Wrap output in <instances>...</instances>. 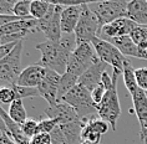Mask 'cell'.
I'll list each match as a JSON object with an SVG mask.
<instances>
[{
  "label": "cell",
  "mask_w": 147,
  "mask_h": 144,
  "mask_svg": "<svg viewBox=\"0 0 147 144\" xmlns=\"http://www.w3.org/2000/svg\"><path fill=\"white\" fill-rule=\"evenodd\" d=\"M60 80L61 75L57 72L53 71V70L46 68L44 78L38 86L40 97L46 99L50 107L55 106L57 103V92H59V86H60Z\"/></svg>",
  "instance_id": "10"
},
{
  "label": "cell",
  "mask_w": 147,
  "mask_h": 144,
  "mask_svg": "<svg viewBox=\"0 0 147 144\" xmlns=\"http://www.w3.org/2000/svg\"><path fill=\"white\" fill-rule=\"evenodd\" d=\"M86 123L85 122H74V123H66V124H59L61 128V132L66 138L69 144H82L81 139V132Z\"/></svg>",
  "instance_id": "20"
},
{
  "label": "cell",
  "mask_w": 147,
  "mask_h": 144,
  "mask_svg": "<svg viewBox=\"0 0 147 144\" xmlns=\"http://www.w3.org/2000/svg\"><path fill=\"white\" fill-rule=\"evenodd\" d=\"M45 67H42L41 65L35 64L30 65L28 67L23 68L19 80H18V86L23 87H30V88H38V86L41 82L45 75Z\"/></svg>",
  "instance_id": "17"
},
{
  "label": "cell",
  "mask_w": 147,
  "mask_h": 144,
  "mask_svg": "<svg viewBox=\"0 0 147 144\" xmlns=\"http://www.w3.org/2000/svg\"><path fill=\"white\" fill-rule=\"evenodd\" d=\"M24 40L18 42L14 50L0 61V87L11 88L18 84V80L23 68H21V54H23Z\"/></svg>",
  "instance_id": "4"
},
{
  "label": "cell",
  "mask_w": 147,
  "mask_h": 144,
  "mask_svg": "<svg viewBox=\"0 0 147 144\" xmlns=\"http://www.w3.org/2000/svg\"><path fill=\"white\" fill-rule=\"evenodd\" d=\"M15 93V101L16 99H24L29 97H38L40 96L38 88H30V87H23V86H14L11 87Z\"/></svg>",
  "instance_id": "28"
},
{
  "label": "cell",
  "mask_w": 147,
  "mask_h": 144,
  "mask_svg": "<svg viewBox=\"0 0 147 144\" xmlns=\"http://www.w3.org/2000/svg\"><path fill=\"white\" fill-rule=\"evenodd\" d=\"M127 17L135 24L147 26V1L132 0L127 4Z\"/></svg>",
  "instance_id": "18"
},
{
  "label": "cell",
  "mask_w": 147,
  "mask_h": 144,
  "mask_svg": "<svg viewBox=\"0 0 147 144\" xmlns=\"http://www.w3.org/2000/svg\"><path fill=\"white\" fill-rule=\"evenodd\" d=\"M107 41L111 42L113 46H116L125 57L140 58V49H138V46L132 41L130 35L128 36H121V38H116V39H111V40H107Z\"/></svg>",
  "instance_id": "19"
},
{
  "label": "cell",
  "mask_w": 147,
  "mask_h": 144,
  "mask_svg": "<svg viewBox=\"0 0 147 144\" xmlns=\"http://www.w3.org/2000/svg\"><path fill=\"white\" fill-rule=\"evenodd\" d=\"M38 31V20L35 19H21L6 24L5 26L0 27V39L10 35H20V34H31Z\"/></svg>",
  "instance_id": "16"
},
{
  "label": "cell",
  "mask_w": 147,
  "mask_h": 144,
  "mask_svg": "<svg viewBox=\"0 0 147 144\" xmlns=\"http://www.w3.org/2000/svg\"><path fill=\"white\" fill-rule=\"evenodd\" d=\"M122 76H123V83H125V86H126V90L130 92V94L132 96L138 90V86H137V82H136L135 68L132 67L131 62L128 60H126V62H125Z\"/></svg>",
  "instance_id": "23"
},
{
  "label": "cell",
  "mask_w": 147,
  "mask_h": 144,
  "mask_svg": "<svg viewBox=\"0 0 147 144\" xmlns=\"http://www.w3.org/2000/svg\"><path fill=\"white\" fill-rule=\"evenodd\" d=\"M106 67H107V65L97 57L94 61V64L91 65V67L79 77V83L86 87L90 92H92L97 86L101 84L102 75L106 72Z\"/></svg>",
  "instance_id": "14"
},
{
  "label": "cell",
  "mask_w": 147,
  "mask_h": 144,
  "mask_svg": "<svg viewBox=\"0 0 147 144\" xmlns=\"http://www.w3.org/2000/svg\"><path fill=\"white\" fill-rule=\"evenodd\" d=\"M87 124L90 125L91 129H94L95 132L98 133V134H101V135H104L105 133H107L109 127H110V124L107 122L101 119L100 117H92L89 122H87Z\"/></svg>",
  "instance_id": "29"
},
{
  "label": "cell",
  "mask_w": 147,
  "mask_h": 144,
  "mask_svg": "<svg viewBox=\"0 0 147 144\" xmlns=\"http://www.w3.org/2000/svg\"><path fill=\"white\" fill-rule=\"evenodd\" d=\"M64 8V3H51L47 14L38 20V31L42 32L47 41H59L61 39V13Z\"/></svg>",
  "instance_id": "7"
},
{
  "label": "cell",
  "mask_w": 147,
  "mask_h": 144,
  "mask_svg": "<svg viewBox=\"0 0 147 144\" xmlns=\"http://www.w3.org/2000/svg\"><path fill=\"white\" fill-rule=\"evenodd\" d=\"M132 97L134 103V111L140 123V135L143 140L147 137V92L138 88Z\"/></svg>",
  "instance_id": "15"
},
{
  "label": "cell",
  "mask_w": 147,
  "mask_h": 144,
  "mask_svg": "<svg viewBox=\"0 0 147 144\" xmlns=\"http://www.w3.org/2000/svg\"><path fill=\"white\" fill-rule=\"evenodd\" d=\"M122 75L119 71H113L112 73V84L106 88V93L102 98L101 103L97 106V116L107 122L112 131H116L117 119L121 116V106L117 94V78Z\"/></svg>",
  "instance_id": "2"
},
{
  "label": "cell",
  "mask_w": 147,
  "mask_h": 144,
  "mask_svg": "<svg viewBox=\"0 0 147 144\" xmlns=\"http://www.w3.org/2000/svg\"><path fill=\"white\" fill-rule=\"evenodd\" d=\"M105 93H106V88H105V86H104V84H102V82H101L100 86H97L92 92H91V97H92V101L98 106V104L101 103L102 98H104Z\"/></svg>",
  "instance_id": "36"
},
{
  "label": "cell",
  "mask_w": 147,
  "mask_h": 144,
  "mask_svg": "<svg viewBox=\"0 0 147 144\" xmlns=\"http://www.w3.org/2000/svg\"><path fill=\"white\" fill-rule=\"evenodd\" d=\"M56 125H59V123H57V121H55V119H41V121H39L36 134H41V133L50 134Z\"/></svg>",
  "instance_id": "30"
},
{
  "label": "cell",
  "mask_w": 147,
  "mask_h": 144,
  "mask_svg": "<svg viewBox=\"0 0 147 144\" xmlns=\"http://www.w3.org/2000/svg\"><path fill=\"white\" fill-rule=\"evenodd\" d=\"M91 45L94 46L96 56L100 58L106 65L112 66L113 71H119L122 73L125 62L127 58L120 52V50L116 46H113L111 42L102 40L100 38H96L91 41Z\"/></svg>",
  "instance_id": "9"
},
{
  "label": "cell",
  "mask_w": 147,
  "mask_h": 144,
  "mask_svg": "<svg viewBox=\"0 0 147 144\" xmlns=\"http://www.w3.org/2000/svg\"><path fill=\"white\" fill-rule=\"evenodd\" d=\"M51 3L44 0H32L30 6V16L35 20H41L47 14Z\"/></svg>",
  "instance_id": "24"
},
{
  "label": "cell",
  "mask_w": 147,
  "mask_h": 144,
  "mask_svg": "<svg viewBox=\"0 0 147 144\" xmlns=\"http://www.w3.org/2000/svg\"><path fill=\"white\" fill-rule=\"evenodd\" d=\"M30 6L31 1H29V0L16 1L15 6H14V15L20 17V19H32L30 16Z\"/></svg>",
  "instance_id": "27"
},
{
  "label": "cell",
  "mask_w": 147,
  "mask_h": 144,
  "mask_svg": "<svg viewBox=\"0 0 147 144\" xmlns=\"http://www.w3.org/2000/svg\"><path fill=\"white\" fill-rule=\"evenodd\" d=\"M65 8L61 13V31L62 35H72L79 24L82 11V3H64Z\"/></svg>",
  "instance_id": "11"
},
{
  "label": "cell",
  "mask_w": 147,
  "mask_h": 144,
  "mask_svg": "<svg viewBox=\"0 0 147 144\" xmlns=\"http://www.w3.org/2000/svg\"><path fill=\"white\" fill-rule=\"evenodd\" d=\"M136 82L138 88L147 92V67H140L135 70Z\"/></svg>",
  "instance_id": "33"
},
{
  "label": "cell",
  "mask_w": 147,
  "mask_h": 144,
  "mask_svg": "<svg viewBox=\"0 0 147 144\" xmlns=\"http://www.w3.org/2000/svg\"><path fill=\"white\" fill-rule=\"evenodd\" d=\"M18 20H21V19L15 15H0V27L5 26L6 24H10L13 21H18Z\"/></svg>",
  "instance_id": "39"
},
{
  "label": "cell",
  "mask_w": 147,
  "mask_h": 144,
  "mask_svg": "<svg viewBox=\"0 0 147 144\" xmlns=\"http://www.w3.org/2000/svg\"><path fill=\"white\" fill-rule=\"evenodd\" d=\"M101 134H98L94 131V129L90 128L89 124H85L82 128V132H81V139L84 143L86 144H100L101 143Z\"/></svg>",
  "instance_id": "26"
},
{
  "label": "cell",
  "mask_w": 147,
  "mask_h": 144,
  "mask_svg": "<svg viewBox=\"0 0 147 144\" xmlns=\"http://www.w3.org/2000/svg\"><path fill=\"white\" fill-rule=\"evenodd\" d=\"M39 122H36L35 119H30L28 118V121L24 124H21V129H23L24 134L28 137L29 139H32L36 135V129H38Z\"/></svg>",
  "instance_id": "31"
},
{
  "label": "cell",
  "mask_w": 147,
  "mask_h": 144,
  "mask_svg": "<svg viewBox=\"0 0 147 144\" xmlns=\"http://www.w3.org/2000/svg\"><path fill=\"white\" fill-rule=\"evenodd\" d=\"M130 38L132 39L136 45L140 49L147 45V26H141V25H136V27L131 31Z\"/></svg>",
  "instance_id": "25"
},
{
  "label": "cell",
  "mask_w": 147,
  "mask_h": 144,
  "mask_svg": "<svg viewBox=\"0 0 147 144\" xmlns=\"http://www.w3.org/2000/svg\"><path fill=\"white\" fill-rule=\"evenodd\" d=\"M78 46L75 35H62L59 41H44L35 47L41 52L39 65L53 70L59 75H65L69 58Z\"/></svg>",
  "instance_id": "1"
},
{
  "label": "cell",
  "mask_w": 147,
  "mask_h": 144,
  "mask_svg": "<svg viewBox=\"0 0 147 144\" xmlns=\"http://www.w3.org/2000/svg\"><path fill=\"white\" fill-rule=\"evenodd\" d=\"M101 25L96 15L91 11L87 3H82V11L80 16L79 24L74 32L76 38V42H91L94 39L100 36Z\"/></svg>",
  "instance_id": "8"
},
{
  "label": "cell",
  "mask_w": 147,
  "mask_h": 144,
  "mask_svg": "<svg viewBox=\"0 0 147 144\" xmlns=\"http://www.w3.org/2000/svg\"><path fill=\"white\" fill-rule=\"evenodd\" d=\"M136 25L137 24L131 21L128 17H122V19H119L111 24L102 26L98 38L107 41V40L121 38V36H128L131 31L136 27Z\"/></svg>",
  "instance_id": "12"
},
{
  "label": "cell",
  "mask_w": 147,
  "mask_h": 144,
  "mask_svg": "<svg viewBox=\"0 0 147 144\" xmlns=\"http://www.w3.org/2000/svg\"><path fill=\"white\" fill-rule=\"evenodd\" d=\"M8 114L15 123L20 124V125L24 124L25 122L28 121V117H26V111H25L23 99H16V101H14L9 107Z\"/></svg>",
  "instance_id": "22"
},
{
  "label": "cell",
  "mask_w": 147,
  "mask_h": 144,
  "mask_svg": "<svg viewBox=\"0 0 147 144\" xmlns=\"http://www.w3.org/2000/svg\"><path fill=\"white\" fill-rule=\"evenodd\" d=\"M143 144H147V137H146L145 139H143Z\"/></svg>",
  "instance_id": "42"
},
{
  "label": "cell",
  "mask_w": 147,
  "mask_h": 144,
  "mask_svg": "<svg viewBox=\"0 0 147 144\" xmlns=\"http://www.w3.org/2000/svg\"><path fill=\"white\" fill-rule=\"evenodd\" d=\"M96 58V52H95V49L91 45V42L78 44L76 49L74 50V52L69 58L66 72L80 77L91 67V65L94 64Z\"/></svg>",
  "instance_id": "6"
},
{
  "label": "cell",
  "mask_w": 147,
  "mask_h": 144,
  "mask_svg": "<svg viewBox=\"0 0 147 144\" xmlns=\"http://www.w3.org/2000/svg\"><path fill=\"white\" fill-rule=\"evenodd\" d=\"M30 144H51L50 134H46V133L36 134L34 138L30 140Z\"/></svg>",
  "instance_id": "37"
},
{
  "label": "cell",
  "mask_w": 147,
  "mask_h": 144,
  "mask_svg": "<svg viewBox=\"0 0 147 144\" xmlns=\"http://www.w3.org/2000/svg\"><path fill=\"white\" fill-rule=\"evenodd\" d=\"M62 102H66L76 111L78 116L87 123L91 118L97 114V104L92 101L91 92L82 84H76L64 97Z\"/></svg>",
  "instance_id": "3"
},
{
  "label": "cell",
  "mask_w": 147,
  "mask_h": 144,
  "mask_svg": "<svg viewBox=\"0 0 147 144\" xmlns=\"http://www.w3.org/2000/svg\"><path fill=\"white\" fill-rule=\"evenodd\" d=\"M45 114L49 117V119L57 121L59 124L74 123V122H84L78 116L76 111L66 102H59L53 107H47L45 109Z\"/></svg>",
  "instance_id": "13"
},
{
  "label": "cell",
  "mask_w": 147,
  "mask_h": 144,
  "mask_svg": "<svg viewBox=\"0 0 147 144\" xmlns=\"http://www.w3.org/2000/svg\"><path fill=\"white\" fill-rule=\"evenodd\" d=\"M0 144H16V143L6 133H4V134H0Z\"/></svg>",
  "instance_id": "40"
},
{
  "label": "cell",
  "mask_w": 147,
  "mask_h": 144,
  "mask_svg": "<svg viewBox=\"0 0 147 144\" xmlns=\"http://www.w3.org/2000/svg\"><path fill=\"white\" fill-rule=\"evenodd\" d=\"M79 84V77L71 75V73L66 72L65 75L61 76L60 80V86H59V92H57V103L62 102V99L74 87Z\"/></svg>",
  "instance_id": "21"
},
{
  "label": "cell",
  "mask_w": 147,
  "mask_h": 144,
  "mask_svg": "<svg viewBox=\"0 0 147 144\" xmlns=\"http://www.w3.org/2000/svg\"><path fill=\"white\" fill-rule=\"evenodd\" d=\"M127 4L123 0H105V1L87 3L90 10L100 21L101 27L113 21L127 17Z\"/></svg>",
  "instance_id": "5"
},
{
  "label": "cell",
  "mask_w": 147,
  "mask_h": 144,
  "mask_svg": "<svg viewBox=\"0 0 147 144\" xmlns=\"http://www.w3.org/2000/svg\"><path fill=\"white\" fill-rule=\"evenodd\" d=\"M0 132H1V134L6 133V125H5V123H4V121H3L1 116H0Z\"/></svg>",
  "instance_id": "41"
},
{
  "label": "cell",
  "mask_w": 147,
  "mask_h": 144,
  "mask_svg": "<svg viewBox=\"0 0 147 144\" xmlns=\"http://www.w3.org/2000/svg\"><path fill=\"white\" fill-rule=\"evenodd\" d=\"M50 138H51V144H69L64 134H62L60 125H56L54 131L50 133Z\"/></svg>",
  "instance_id": "34"
},
{
  "label": "cell",
  "mask_w": 147,
  "mask_h": 144,
  "mask_svg": "<svg viewBox=\"0 0 147 144\" xmlns=\"http://www.w3.org/2000/svg\"><path fill=\"white\" fill-rule=\"evenodd\" d=\"M18 44H6V45H0V61H3L8 55L14 50Z\"/></svg>",
  "instance_id": "38"
},
{
  "label": "cell",
  "mask_w": 147,
  "mask_h": 144,
  "mask_svg": "<svg viewBox=\"0 0 147 144\" xmlns=\"http://www.w3.org/2000/svg\"><path fill=\"white\" fill-rule=\"evenodd\" d=\"M0 45H1V42H0Z\"/></svg>",
  "instance_id": "43"
},
{
  "label": "cell",
  "mask_w": 147,
  "mask_h": 144,
  "mask_svg": "<svg viewBox=\"0 0 147 144\" xmlns=\"http://www.w3.org/2000/svg\"><path fill=\"white\" fill-rule=\"evenodd\" d=\"M15 4L13 0H0V15H14Z\"/></svg>",
  "instance_id": "35"
},
{
  "label": "cell",
  "mask_w": 147,
  "mask_h": 144,
  "mask_svg": "<svg viewBox=\"0 0 147 144\" xmlns=\"http://www.w3.org/2000/svg\"><path fill=\"white\" fill-rule=\"evenodd\" d=\"M15 101V93L13 88L0 87V106L1 104H11Z\"/></svg>",
  "instance_id": "32"
}]
</instances>
